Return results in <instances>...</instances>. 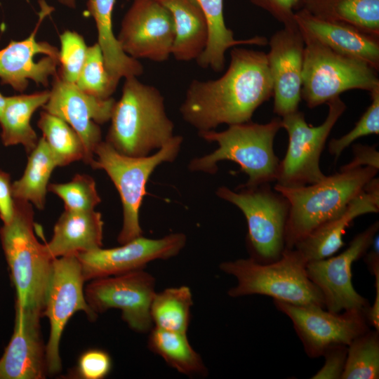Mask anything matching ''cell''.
<instances>
[{"label":"cell","instance_id":"cell-1","mask_svg":"<svg viewBox=\"0 0 379 379\" xmlns=\"http://www.w3.org/2000/svg\"><path fill=\"white\" fill-rule=\"evenodd\" d=\"M225 74L218 79H194L180 107L182 119L198 132L220 124L250 121L256 109L273 95L267 54L233 48Z\"/></svg>","mask_w":379,"mask_h":379},{"label":"cell","instance_id":"cell-2","mask_svg":"<svg viewBox=\"0 0 379 379\" xmlns=\"http://www.w3.org/2000/svg\"><path fill=\"white\" fill-rule=\"evenodd\" d=\"M110 121L106 142L130 157L148 156L174 136V124L166 113L161 93L135 77L125 79Z\"/></svg>","mask_w":379,"mask_h":379},{"label":"cell","instance_id":"cell-3","mask_svg":"<svg viewBox=\"0 0 379 379\" xmlns=\"http://www.w3.org/2000/svg\"><path fill=\"white\" fill-rule=\"evenodd\" d=\"M378 171L371 166H361L340 170L307 185L288 187L275 185L274 190L289 203L285 248H293L297 242L317 227L340 215Z\"/></svg>","mask_w":379,"mask_h":379},{"label":"cell","instance_id":"cell-4","mask_svg":"<svg viewBox=\"0 0 379 379\" xmlns=\"http://www.w3.org/2000/svg\"><path fill=\"white\" fill-rule=\"evenodd\" d=\"M281 128V119L275 117L266 124L251 121L230 125L222 131L199 132V136L218 147L211 153L192 159L188 168L194 172L214 174L218 163L230 161L238 164L248 176L242 185L253 187L276 181L280 161L274 151V138Z\"/></svg>","mask_w":379,"mask_h":379},{"label":"cell","instance_id":"cell-5","mask_svg":"<svg viewBox=\"0 0 379 379\" xmlns=\"http://www.w3.org/2000/svg\"><path fill=\"white\" fill-rule=\"evenodd\" d=\"M14 213L0 228L2 248L11 272L15 306L42 315L53 259L34 232L29 202L14 199Z\"/></svg>","mask_w":379,"mask_h":379},{"label":"cell","instance_id":"cell-6","mask_svg":"<svg viewBox=\"0 0 379 379\" xmlns=\"http://www.w3.org/2000/svg\"><path fill=\"white\" fill-rule=\"evenodd\" d=\"M307 262L297 249L285 248L277 260L270 262L251 257L223 262L219 267L237 281L228 291L232 298L258 294L293 305L324 308L321 291L307 276Z\"/></svg>","mask_w":379,"mask_h":379},{"label":"cell","instance_id":"cell-7","mask_svg":"<svg viewBox=\"0 0 379 379\" xmlns=\"http://www.w3.org/2000/svg\"><path fill=\"white\" fill-rule=\"evenodd\" d=\"M183 138L174 135L156 153L145 157H130L117 152L107 142L101 141L90 164L104 170L118 190L123 207V225L118 235L119 244L142 236L139 212L146 195L147 182L154 171L163 163L173 162L180 151Z\"/></svg>","mask_w":379,"mask_h":379},{"label":"cell","instance_id":"cell-8","mask_svg":"<svg viewBox=\"0 0 379 379\" xmlns=\"http://www.w3.org/2000/svg\"><path fill=\"white\" fill-rule=\"evenodd\" d=\"M305 48L301 97L314 108L346 91L379 89L377 69L368 63L337 53L302 36Z\"/></svg>","mask_w":379,"mask_h":379},{"label":"cell","instance_id":"cell-9","mask_svg":"<svg viewBox=\"0 0 379 379\" xmlns=\"http://www.w3.org/2000/svg\"><path fill=\"white\" fill-rule=\"evenodd\" d=\"M216 195L239 208L248 225L247 244L252 258L261 262L277 260L285 249V230L289 203L270 183L240 185L234 191L225 186Z\"/></svg>","mask_w":379,"mask_h":379},{"label":"cell","instance_id":"cell-10","mask_svg":"<svg viewBox=\"0 0 379 379\" xmlns=\"http://www.w3.org/2000/svg\"><path fill=\"white\" fill-rule=\"evenodd\" d=\"M328 113L318 126L309 125L298 110L282 117L281 128L288 135L284 158L279 162L277 184L299 187L318 182L326 178L320 168V157L334 125L346 109L339 96L326 102Z\"/></svg>","mask_w":379,"mask_h":379},{"label":"cell","instance_id":"cell-11","mask_svg":"<svg viewBox=\"0 0 379 379\" xmlns=\"http://www.w3.org/2000/svg\"><path fill=\"white\" fill-rule=\"evenodd\" d=\"M84 281L77 255L53 259L42 314L48 318L51 326L46 346L49 374L61 371L59 346L62 331L69 318L78 311L84 312L91 321L97 317V314L86 300L83 288Z\"/></svg>","mask_w":379,"mask_h":379},{"label":"cell","instance_id":"cell-12","mask_svg":"<svg viewBox=\"0 0 379 379\" xmlns=\"http://www.w3.org/2000/svg\"><path fill=\"white\" fill-rule=\"evenodd\" d=\"M154 288V277L140 269L93 279L84 289V295L97 314L109 309H119L131 329L145 333L152 324L150 306L156 293Z\"/></svg>","mask_w":379,"mask_h":379},{"label":"cell","instance_id":"cell-13","mask_svg":"<svg viewBox=\"0 0 379 379\" xmlns=\"http://www.w3.org/2000/svg\"><path fill=\"white\" fill-rule=\"evenodd\" d=\"M277 309L292 321L308 357L323 355L330 347L348 345L369 329L365 313L346 310L343 313L325 310L317 305H298L274 300Z\"/></svg>","mask_w":379,"mask_h":379},{"label":"cell","instance_id":"cell-14","mask_svg":"<svg viewBox=\"0 0 379 379\" xmlns=\"http://www.w3.org/2000/svg\"><path fill=\"white\" fill-rule=\"evenodd\" d=\"M378 228L376 221L356 235L349 246L338 255L307 262V276L321 291L327 310L335 313L359 310L366 314L370 305L352 285V265L371 247Z\"/></svg>","mask_w":379,"mask_h":379},{"label":"cell","instance_id":"cell-15","mask_svg":"<svg viewBox=\"0 0 379 379\" xmlns=\"http://www.w3.org/2000/svg\"><path fill=\"white\" fill-rule=\"evenodd\" d=\"M117 38L130 57L164 62L171 55L175 39L173 16L157 0H133Z\"/></svg>","mask_w":379,"mask_h":379},{"label":"cell","instance_id":"cell-16","mask_svg":"<svg viewBox=\"0 0 379 379\" xmlns=\"http://www.w3.org/2000/svg\"><path fill=\"white\" fill-rule=\"evenodd\" d=\"M38 20L32 33L25 39L12 40L0 49V79L20 93L25 91L29 80L47 87L50 77L58 73L59 49L48 41L36 39L44 19L53 11L45 0L39 1Z\"/></svg>","mask_w":379,"mask_h":379},{"label":"cell","instance_id":"cell-17","mask_svg":"<svg viewBox=\"0 0 379 379\" xmlns=\"http://www.w3.org/2000/svg\"><path fill=\"white\" fill-rule=\"evenodd\" d=\"M49 98L44 111L66 121L79 135L86 152L84 162L91 164L101 140L99 124L110 120L116 100L100 98L80 90L58 74L53 77Z\"/></svg>","mask_w":379,"mask_h":379},{"label":"cell","instance_id":"cell-18","mask_svg":"<svg viewBox=\"0 0 379 379\" xmlns=\"http://www.w3.org/2000/svg\"><path fill=\"white\" fill-rule=\"evenodd\" d=\"M186 241L183 233H173L160 239L142 235L119 247H101L77 255L86 281L143 269L152 260L171 258L180 252Z\"/></svg>","mask_w":379,"mask_h":379},{"label":"cell","instance_id":"cell-19","mask_svg":"<svg viewBox=\"0 0 379 379\" xmlns=\"http://www.w3.org/2000/svg\"><path fill=\"white\" fill-rule=\"evenodd\" d=\"M269 44L267 58L273 83L274 112L282 117L298 110L305 43L294 25L277 32Z\"/></svg>","mask_w":379,"mask_h":379},{"label":"cell","instance_id":"cell-20","mask_svg":"<svg viewBox=\"0 0 379 379\" xmlns=\"http://www.w3.org/2000/svg\"><path fill=\"white\" fill-rule=\"evenodd\" d=\"M39 313L15 306L13 333L0 358V379H44L48 374Z\"/></svg>","mask_w":379,"mask_h":379},{"label":"cell","instance_id":"cell-21","mask_svg":"<svg viewBox=\"0 0 379 379\" xmlns=\"http://www.w3.org/2000/svg\"><path fill=\"white\" fill-rule=\"evenodd\" d=\"M379 180L369 181L338 216L321 224L295 244L307 262L332 256L344 246L343 237L347 227L358 216L379 211Z\"/></svg>","mask_w":379,"mask_h":379},{"label":"cell","instance_id":"cell-22","mask_svg":"<svg viewBox=\"0 0 379 379\" xmlns=\"http://www.w3.org/2000/svg\"><path fill=\"white\" fill-rule=\"evenodd\" d=\"M294 18L302 36L378 69V36L346 24L320 19L302 8L294 13Z\"/></svg>","mask_w":379,"mask_h":379},{"label":"cell","instance_id":"cell-23","mask_svg":"<svg viewBox=\"0 0 379 379\" xmlns=\"http://www.w3.org/2000/svg\"><path fill=\"white\" fill-rule=\"evenodd\" d=\"M102 235L100 213L65 210L54 226L51 239L45 244L51 257L56 258L101 248Z\"/></svg>","mask_w":379,"mask_h":379},{"label":"cell","instance_id":"cell-24","mask_svg":"<svg viewBox=\"0 0 379 379\" xmlns=\"http://www.w3.org/2000/svg\"><path fill=\"white\" fill-rule=\"evenodd\" d=\"M171 13L175 39L171 55L179 61L197 60L208 41L206 18L195 0H157Z\"/></svg>","mask_w":379,"mask_h":379},{"label":"cell","instance_id":"cell-25","mask_svg":"<svg viewBox=\"0 0 379 379\" xmlns=\"http://www.w3.org/2000/svg\"><path fill=\"white\" fill-rule=\"evenodd\" d=\"M116 0H87L86 10L95 24L98 41L100 46L106 68L119 82L121 78L138 77L143 72L138 60L126 54L122 50L112 28V14Z\"/></svg>","mask_w":379,"mask_h":379},{"label":"cell","instance_id":"cell-26","mask_svg":"<svg viewBox=\"0 0 379 379\" xmlns=\"http://www.w3.org/2000/svg\"><path fill=\"white\" fill-rule=\"evenodd\" d=\"M49 90L31 94L6 97L0 116L1 138L5 146L22 145L30 153L38 143L36 132L31 126L33 114L47 102Z\"/></svg>","mask_w":379,"mask_h":379},{"label":"cell","instance_id":"cell-27","mask_svg":"<svg viewBox=\"0 0 379 379\" xmlns=\"http://www.w3.org/2000/svg\"><path fill=\"white\" fill-rule=\"evenodd\" d=\"M200 6L208 25V41L203 53L197 59L203 68L221 72L225 64V52L238 45H265L267 39L255 36L248 39H236L227 28L223 15L224 0H195Z\"/></svg>","mask_w":379,"mask_h":379},{"label":"cell","instance_id":"cell-28","mask_svg":"<svg viewBox=\"0 0 379 379\" xmlns=\"http://www.w3.org/2000/svg\"><path fill=\"white\" fill-rule=\"evenodd\" d=\"M298 6L320 19L379 36V0H299Z\"/></svg>","mask_w":379,"mask_h":379},{"label":"cell","instance_id":"cell-29","mask_svg":"<svg viewBox=\"0 0 379 379\" xmlns=\"http://www.w3.org/2000/svg\"><path fill=\"white\" fill-rule=\"evenodd\" d=\"M58 164L41 137L30 152L23 175L11 184L14 199L32 202L37 208H44L49 178Z\"/></svg>","mask_w":379,"mask_h":379},{"label":"cell","instance_id":"cell-30","mask_svg":"<svg viewBox=\"0 0 379 379\" xmlns=\"http://www.w3.org/2000/svg\"><path fill=\"white\" fill-rule=\"evenodd\" d=\"M148 347L168 366L182 374L189 376L206 375L205 364L190 344L186 333L170 331L154 326L149 336Z\"/></svg>","mask_w":379,"mask_h":379},{"label":"cell","instance_id":"cell-31","mask_svg":"<svg viewBox=\"0 0 379 379\" xmlns=\"http://www.w3.org/2000/svg\"><path fill=\"white\" fill-rule=\"evenodd\" d=\"M192 303V292L186 286L155 293L150 306L152 323L161 329L187 333Z\"/></svg>","mask_w":379,"mask_h":379},{"label":"cell","instance_id":"cell-32","mask_svg":"<svg viewBox=\"0 0 379 379\" xmlns=\"http://www.w3.org/2000/svg\"><path fill=\"white\" fill-rule=\"evenodd\" d=\"M58 166H64L86 157L84 144L77 133L63 119L46 111L37 123Z\"/></svg>","mask_w":379,"mask_h":379},{"label":"cell","instance_id":"cell-33","mask_svg":"<svg viewBox=\"0 0 379 379\" xmlns=\"http://www.w3.org/2000/svg\"><path fill=\"white\" fill-rule=\"evenodd\" d=\"M379 378V331L368 329L348 345L345 368L340 379Z\"/></svg>","mask_w":379,"mask_h":379},{"label":"cell","instance_id":"cell-34","mask_svg":"<svg viewBox=\"0 0 379 379\" xmlns=\"http://www.w3.org/2000/svg\"><path fill=\"white\" fill-rule=\"evenodd\" d=\"M119 81L107 71L98 43L88 46L86 57L76 82L82 91L100 98H110Z\"/></svg>","mask_w":379,"mask_h":379},{"label":"cell","instance_id":"cell-35","mask_svg":"<svg viewBox=\"0 0 379 379\" xmlns=\"http://www.w3.org/2000/svg\"><path fill=\"white\" fill-rule=\"evenodd\" d=\"M48 190L64 202L65 210L86 211L94 210L100 201L94 180L88 175L77 174L70 182L51 183Z\"/></svg>","mask_w":379,"mask_h":379},{"label":"cell","instance_id":"cell-36","mask_svg":"<svg viewBox=\"0 0 379 379\" xmlns=\"http://www.w3.org/2000/svg\"><path fill=\"white\" fill-rule=\"evenodd\" d=\"M58 74L63 80L76 84L84 63L88 46L80 34L75 31L65 30L59 36Z\"/></svg>","mask_w":379,"mask_h":379},{"label":"cell","instance_id":"cell-37","mask_svg":"<svg viewBox=\"0 0 379 379\" xmlns=\"http://www.w3.org/2000/svg\"><path fill=\"white\" fill-rule=\"evenodd\" d=\"M371 104L355 126L340 138H333L328 144L329 152L337 159L341 153L357 139L379 133V89L371 93Z\"/></svg>","mask_w":379,"mask_h":379},{"label":"cell","instance_id":"cell-38","mask_svg":"<svg viewBox=\"0 0 379 379\" xmlns=\"http://www.w3.org/2000/svg\"><path fill=\"white\" fill-rule=\"evenodd\" d=\"M111 367L112 360L106 352L90 350L80 356L74 375L82 379H102L109 373Z\"/></svg>","mask_w":379,"mask_h":379},{"label":"cell","instance_id":"cell-39","mask_svg":"<svg viewBox=\"0 0 379 379\" xmlns=\"http://www.w3.org/2000/svg\"><path fill=\"white\" fill-rule=\"evenodd\" d=\"M347 352V346L338 345L330 347L324 353V366L311 378L340 379L343 373Z\"/></svg>","mask_w":379,"mask_h":379},{"label":"cell","instance_id":"cell-40","mask_svg":"<svg viewBox=\"0 0 379 379\" xmlns=\"http://www.w3.org/2000/svg\"><path fill=\"white\" fill-rule=\"evenodd\" d=\"M254 5L267 11L284 26L296 25L293 10L299 0H250Z\"/></svg>","mask_w":379,"mask_h":379},{"label":"cell","instance_id":"cell-41","mask_svg":"<svg viewBox=\"0 0 379 379\" xmlns=\"http://www.w3.org/2000/svg\"><path fill=\"white\" fill-rule=\"evenodd\" d=\"M354 157L347 164L342 166L340 170H351L363 166L379 168V154L374 146L356 145L353 146Z\"/></svg>","mask_w":379,"mask_h":379},{"label":"cell","instance_id":"cell-42","mask_svg":"<svg viewBox=\"0 0 379 379\" xmlns=\"http://www.w3.org/2000/svg\"><path fill=\"white\" fill-rule=\"evenodd\" d=\"M14 206L10 175L0 170V218L4 224L12 219Z\"/></svg>","mask_w":379,"mask_h":379},{"label":"cell","instance_id":"cell-43","mask_svg":"<svg viewBox=\"0 0 379 379\" xmlns=\"http://www.w3.org/2000/svg\"><path fill=\"white\" fill-rule=\"evenodd\" d=\"M368 269L375 279V297L373 304L368 307L365 315L369 326L379 331V264L374 265Z\"/></svg>","mask_w":379,"mask_h":379},{"label":"cell","instance_id":"cell-44","mask_svg":"<svg viewBox=\"0 0 379 379\" xmlns=\"http://www.w3.org/2000/svg\"><path fill=\"white\" fill-rule=\"evenodd\" d=\"M62 6L70 9H74L77 7V0H56Z\"/></svg>","mask_w":379,"mask_h":379},{"label":"cell","instance_id":"cell-45","mask_svg":"<svg viewBox=\"0 0 379 379\" xmlns=\"http://www.w3.org/2000/svg\"><path fill=\"white\" fill-rule=\"evenodd\" d=\"M6 100V97L4 96V95L0 93V116H1V114L2 110H3V109H4V105H5Z\"/></svg>","mask_w":379,"mask_h":379}]
</instances>
